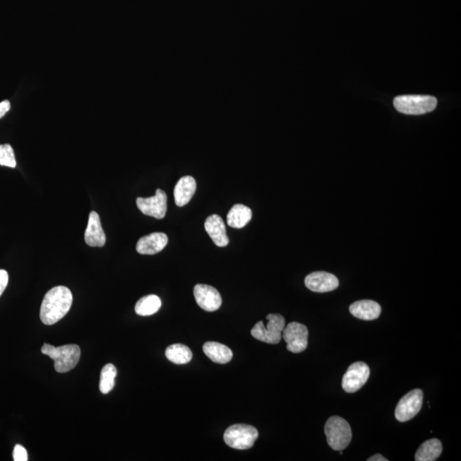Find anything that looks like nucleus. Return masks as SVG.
<instances>
[{"label":"nucleus","instance_id":"obj_1","mask_svg":"<svg viewBox=\"0 0 461 461\" xmlns=\"http://www.w3.org/2000/svg\"><path fill=\"white\" fill-rule=\"evenodd\" d=\"M72 303V292L65 286L50 290L44 297L39 313L42 323L51 325L61 320L69 313Z\"/></svg>","mask_w":461,"mask_h":461},{"label":"nucleus","instance_id":"obj_2","mask_svg":"<svg viewBox=\"0 0 461 461\" xmlns=\"http://www.w3.org/2000/svg\"><path fill=\"white\" fill-rule=\"evenodd\" d=\"M41 352L54 361L55 370L59 373L72 370L81 358V349L75 344L54 347L53 345L45 344L42 346Z\"/></svg>","mask_w":461,"mask_h":461},{"label":"nucleus","instance_id":"obj_3","mask_svg":"<svg viewBox=\"0 0 461 461\" xmlns=\"http://www.w3.org/2000/svg\"><path fill=\"white\" fill-rule=\"evenodd\" d=\"M325 433L327 443L333 450H344L351 442V425L339 416H332L327 421Z\"/></svg>","mask_w":461,"mask_h":461},{"label":"nucleus","instance_id":"obj_4","mask_svg":"<svg viewBox=\"0 0 461 461\" xmlns=\"http://www.w3.org/2000/svg\"><path fill=\"white\" fill-rule=\"evenodd\" d=\"M436 105V98L428 95H404L394 99L396 110L405 115H419L431 112Z\"/></svg>","mask_w":461,"mask_h":461},{"label":"nucleus","instance_id":"obj_5","mask_svg":"<svg viewBox=\"0 0 461 461\" xmlns=\"http://www.w3.org/2000/svg\"><path fill=\"white\" fill-rule=\"evenodd\" d=\"M268 320L265 327L264 322L259 321L252 330V335L256 339L269 344H278L282 339V332L285 327V320L279 313H270L267 316Z\"/></svg>","mask_w":461,"mask_h":461},{"label":"nucleus","instance_id":"obj_6","mask_svg":"<svg viewBox=\"0 0 461 461\" xmlns=\"http://www.w3.org/2000/svg\"><path fill=\"white\" fill-rule=\"evenodd\" d=\"M259 436L257 428L249 424H233L226 429L224 441L229 447L245 450L254 446Z\"/></svg>","mask_w":461,"mask_h":461},{"label":"nucleus","instance_id":"obj_7","mask_svg":"<svg viewBox=\"0 0 461 461\" xmlns=\"http://www.w3.org/2000/svg\"><path fill=\"white\" fill-rule=\"evenodd\" d=\"M424 394L420 389H413L405 395L397 404L395 416L399 422H407L415 417L423 405Z\"/></svg>","mask_w":461,"mask_h":461},{"label":"nucleus","instance_id":"obj_8","mask_svg":"<svg viewBox=\"0 0 461 461\" xmlns=\"http://www.w3.org/2000/svg\"><path fill=\"white\" fill-rule=\"evenodd\" d=\"M370 376V368L365 363H353L349 365L342 381V387L344 391L355 393L363 388Z\"/></svg>","mask_w":461,"mask_h":461},{"label":"nucleus","instance_id":"obj_9","mask_svg":"<svg viewBox=\"0 0 461 461\" xmlns=\"http://www.w3.org/2000/svg\"><path fill=\"white\" fill-rule=\"evenodd\" d=\"M287 349L292 353H298L305 351L308 347L309 330L306 325L292 322L285 327L282 332Z\"/></svg>","mask_w":461,"mask_h":461},{"label":"nucleus","instance_id":"obj_10","mask_svg":"<svg viewBox=\"0 0 461 461\" xmlns=\"http://www.w3.org/2000/svg\"><path fill=\"white\" fill-rule=\"evenodd\" d=\"M168 197L164 190L157 189L156 195L150 197H138L136 204L138 209L145 214L156 219H164L167 213Z\"/></svg>","mask_w":461,"mask_h":461},{"label":"nucleus","instance_id":"obj_11","mask_svg":"<svg viewBox=\"0 0 461 461\" xmlns=\"http://www.w3.org/2000/svg\"><path fill=\"white\" fill-rule=\"evenodd\" d=\"M194 297L198 306L207 312L216 311L221 308V294L212 285H197L194 287Z\"/></svg>","mask_w":461,"mask_h":461},{"label":"nucleus","instance_id":"obj_12","mask_svg":"<svg viewBox=\"0 0 461 461\" xmlns=\"http://www.w3.org/2000/svg\"><path fill=\"white\" fill-rule=\"evenodd\" d=\"M306 287L313 292L325 293L334 291L339 285V279L327 272H313L305 278Z\"/></svg>","mask_w":461,"mask_h":461},{"label":"nucleus","instance_id":"obj_13","mask_svg":"<svg viewBox=\"0 0 461 461\" xmlns=\"http://www.w3.org/2000/svg\"><path fill=\"white\" fill-rule=\"evenodd\" d=\"M169 238L164 233H153L142 237L136 245L137 252L141 255H155L162 252L168 245Z\"/></svg>","mask_w":461,"mask_h":461},{"label":"nucleus","instance_id":"obj_14","mask_svg":"<svg viewBox=\"0 0 461 461\" xmlns=\"http://www.w3.org/2000/svg\"><path fill=\"white\" fill-rule=\"evenodd\" d=\"M85 241L91 247H103L106 243L105 233L103 232L100 217L97 212H91L89 214Z\"/></svg>","mask_w":461,"mask_h":461},{"label":"nucleus","instance_id":"obj_15","mask_svg":"<svg viewBox=\"0 0 461 461\" xmlns=\"http://www.w3.org/2000/svg\"><path fill=\"white\" fill-rule=\"evenodd\" d=\"M204 228L209 237L212 238L214 243L219 247H226L229 244L224 221L218 214H212L207 218Z\"/></svg>","mask_w":461,"mask_h":461},{"label":"nucleus","instance_id":"obj_16","mask_svg":"<svg viewBox=\"0 0 461 461\" xmlns=\"http://www.w3.org/2000/svg\"><path fill=\"white\" fill-rule=\"evenodd\" d=\"M381 311V306L372 300L357 301L349 307L351 315L363 320H375L379 317Z\"/></svg>","mask_w":461,"mask_h":461},{"label":"nucleus","instance_id":"obj_17","mask_svg":"<svg viewBox=\"0 0 461 461\" xmlns=\"http://www.w3.org/2000/svg\"><path fill=\"white\" fill-rule=\"evenodd\" d=\"M197 183L192 176L182 177L174 188V201L178 207L188 204L196 193Z\"/></svg>","mask_w":461,"mask_h":461},{"label":"nucleus","instance_id":"obj_18","mask_svg":"<svg viewBox=\"0 0 461 461\" xmlns=\"http://www.w3.org/2000/svg\"><path fill=\"white\" fill-rule=\"evenodd\" d=\"M202 351L210 360L218 364L228 363L233 356V351L228 346L217 342H207L202 347Z\"/></svg>","mask_w":461,"mask_h":461},{"label":"nucleus","instance_id":"obj_19","mask_svg":"<svg viewBox=\"0 0 461 461\" xmlns=\"http://www.w3.org/2000/svg\"><path fill=\"white\" fill-rule=\"evenodd\" d=\"M252 218V212L249 207L235 204L228 214V224L233 228H242L249 223Z\"/></svg>","mask_w":461,"mask_h":461},{"label":"nucleus","instance_id":"obj_20","mask_svg":"<svg viewBox=\"0 0 461 461\" xmlns=\"http://www.w3.org/2000/svg\"><path fill=\"white\" fill-rule=\"evenodd\" d=\"M443 452V445L439 439H433L421 445L415 454L416 461H434Z\"/></svg>","mask_w":461,"mask_h":461},{"label":"nucleus","instance_id":"obj_21","mask_svg":"<svg viewBox=\"0 0 461 461\" xmlns=\"http://www.w3.org/2000/svg\"><path fill=\"white\" fill-rule=\"evenodd\" d=\"M165 356L171 363L177 365L188 364L193 359V352L184 344H176L167 348Z\"/></svg>","mask_w":461,"mask_h":461},{"label":"nucleus","instance_id":"obj_22","mask_svg":"<svg viewBox=\"0 0 461 461\" xmlns=\"http://www.w3.org/2000/svg\"><path fill=\"white\" fill-rule=\"evenodd\" d=\"M162 301L156 295H149L141 298L135 305V312L141 316H150L161 309Z\"/></svg>","mask_w":461,"mask_h":461},{"label":"nucleus","instance_id":"obj_23","mask_svg":"<svg viewBox=\"0 0 461 461\" xmlns=\"http://www.w3.org/2000/svg\"><path fill=\"white\" fill-rule=\"evenodd\" d=\"M117 375V368L113 364H107L103 368L100 375V383H99V389H100L103 394H108L112 391Z\"/></svg>","mask_w":461,"mask_h":461},{"label":"nucleus","instance_id":"obj_24","mask_svg":"<svg viewBox=\"0 0 461 461\" xmlns=\"http://www.w3.org/2000/svg\"><path fill=\"white\" fill-rule=\"evenodd\" d=\"M0 166L9 167L13 169L17 166L14 150L11 145H0Z\"/></svg>","mask_w":461,"mask_h":461},{"label":"nucleus","instance_id":"obj_25","mask_svg":"<svg viewBox=\"0 0 461 461\" xmlns=\"http://www.w3.org/2000/svg\"><path fill=\"white\" fill-rule=\"evenodd\" d=\"M13 460L15 461H27V453L25 448L22 445H15L13 451Z\"/></svg>","mask_w":461,"mask_h":461},{"label":"nucleus","instance_id":"obj_26","mask_svg":"<svg viewBox=\"0 0 461 461\" xmlns=\"http://www.w3.org/2000/svg\"><path fill=\"white\" fill-rule=\"evenodd\" d=\"M9 282V275L6 270L0 269V297L2 296Z\"/></svg>","mask_w":461,"mask_h":461},{"label":"nucleus","instance_id":"obj_27","mask_svg":"<svg viewBox=\"0 0 461 461\" xmlns=\"http://www.w3.org/2000/svg\"><path fill=\"white\" fill-rule=\"evenodd\" d=\"M11 110V103L8 100L0 103V119L5 117L8 111Z\"/></svg>","mask_w":461,"mask_h":461},{"label":"nucleus","instance_id":"obj_28","mask_svg":"<svg viewBox=\"0 0 461 461\" xmlns=\"http://www.w3.org/2000/svg\"><path fill=\"white\" fill-rule=\"evenodd\" d=\"M368 461H387V459H385L383 455L379 454L371 456L370 458L368 459Z\"/></svg>","mask_w":461,"mask_h":461}]
</instances>
